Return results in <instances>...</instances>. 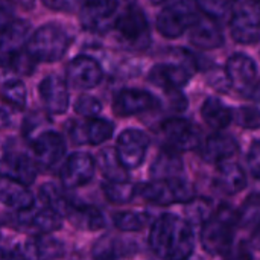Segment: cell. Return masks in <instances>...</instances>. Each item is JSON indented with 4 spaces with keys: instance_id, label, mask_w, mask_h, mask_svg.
I'll return each instance as SVG.
<instances>
[{
    "instance_id": "21",
    "label": "cell",
    "mask_w": 260,
    "mask_h": 260,
    "mask_svg": "<svg viewBox=\"0 0 260 260\" xmlns=\"http://www.w3.org/2000/svg\"><path fill=\"white\" fill-rule=\"evenodd\" d=\"M225 72L235 90L244 94L257 81V66L248 55L235 53L225 62Z\"/></svg>"
},
{
    "instance_id": "6",
    "label": "cell",
    "mask_w": 260,
    "mask_h": 260,
    "mask_svg": "<svg viewBox=\"0 0 260 260\" xmlns=\"http://www.w3.org/2000/svg\"><path fill=\"white\" fill-rule=\"evenodd\" d=\"M197 0H166L157 15L158 32L169 40L180 38L198 18Z\"/></svg>"
},
{
    "instance_id": "48",
    "label": "cell",
    "mask_w": 260,
    "mask_h": 260,
    "mask_svg": "<svg viewBox=\"0 0 260 260\" xmlns=\"http://www.w3.org/2000/svg\"><path fill=\"white\" fill-rule=\"evenodd\" d=\"M114 5H117L119 8H126V6H129V5H134L136 3V0H111Z\"/></svg>"
},
{
    "instance_id": "33",
    "label": "cell",
    "mask_w": 260,
    "mask_h": 260,
    "mask_svg": "<svg viewBox=\"0 0 260 260\" xmlns=\"http://www.w3.org/2000/svg\"><path fill=\"white\" fill-rule=\"evenodd\" d=\"M102 175L108 181H122L128 180V169L122 165L119 160V155L116 152V148H105L99 152L96 160Z\"/></svg>"
},
{
    "instance_id": "26",
    "label": "cell",
    "mask_w": 260,
    "mask_h": 260,
    "mask_svg": "<svg viewBox=\"0 0 260 260\" xmlns=\"http://www.w3.org/2000/svg\"><path fill=\"white\" fill-rule=\"evenodd\" d=\"M67 218L75 227L84 232H98L105 229L107 225V219L104 213L96 206L76 203V201H73Z\"/></svg>"
},
{
    "instance_id": "19",
    "label": "cell",
    "mask_w": 260,
    "mask_h": 260,
    "mask_svg": "<svg viewBox=\"0 0 260 260\" xmlns=\"http://www.w3.org/2000/svg\"><path fill=\"white\" fill-rule=\"evenodd\" d=\"M2 175L21 184L30 186L37 180L38 165L32 155L18 151H9L5 148L2 157Z\"/></svg>"
},
{
    "instance_id": "9",
    "label": "cell",
    "mask_w": 260,
    "mask_h": 260,
    "mask_svg": "<svg viewBox=\"0 0 260 260\" xmlns=\"http://www.w3.org/2000/svg\"><path fill=\"white\" fill-rule=\"evenodd\" d=\"M70 140L75 145L98 146L111 139L114 133L113 122L98 117H84V120H70L66 126Z\"/></svg>"
},
{
    "instance_id": "15",
    "label": "cell",
    "mask_w": 260,
    "mask_h": 260,
    "mask_svg": "<svg viewBox=\"0 0 260 260\" xmlns=\"http://www.w3.org/2000/svg\"><path fill=\"white\" fill-rule=\"evenodd\" d=\"M30 155L43 169H53L66 155V142L55 131H44L30 142Z\"/></svg>"
},
{
    "instance_id": "14",
    "label": "cell",
    "mask_w": 260,
    "mask_h": 260,
    "mask_svg": "<svg viewBox=\"0 0 260 260\" xmlns=\"http://www.w3.org/2000/svg\"><path fill=\"white\" fill-rule=\"evenodd\" d=\"M38 96L44 111L49 116H61L69 110L70 94L67 79L58 75H49L38 84Z\"/></svg>"
},
{
    "instance_id": "22",
    "label": "cell",
    "mask_w": 260,
    "mask_h": 260,
    "mask_svg": "<svg viewBox=\"0 0 260 260\" xmlns=\"http://www.w3.org/2000/svg\"><path fill=\"white\" fill-rule=\"evenodd\" d=\"M200 149L204 161L212 165H219L225 160H232V157L238 154L239 145L235 137L215 133L201 143Z\"/></svg>"
},
{
    "instance_id": "5",
    "label": "cell",
    "mask_w": 260,
    "mask_h": 260,
    "mask_svg": "<svg viewBox=\"0 0 260 260\" xmlns=\"http://www.w3.org/2000/svg\"><path fill=\"white\" fill-rule=\"evenodd\" d=\"M139 197L149 204L166 207L190 201L195 197V190L183 177L152 178L149 183L139 184Z\"/></svg>"
},
{
    "instance_id": "40",
    "label": "cell",
    "mask_w": 260,
    "mask_h": 260,
    "mask_svg": "<svg viewBox=\"0 0 260 260\" xmlns=\"http://www.w3.org/2000/svg\"><path fill=\"white\" fill-rule=\"evenodd\" d=\"M75 113L81 117H98L102 111V102L91 94H81L75 105Z\"/></svg>"
},
{
    "instance_id": "45",
    "label": "cell",
    "mask_w": 260,
    "mask_h": 260,
    "mask_svg": "<svg viewBox=\"0 0 260 260\" xmlns=\"http://www.w3.org/2000/svg\"><path fill=\"white\" fill-rule=\"evenodd\" d=\"M44 6L53 9V11H59V9H64L67 0H41Z\"/></svg>"
},
{
    "instance_id": "43",
    "label": "cell",
    "mask_w": 260,
    "mask_h": 260,
    "mask_svg": "<svg viewBox=\"0 0 260 260\" xmlns=\"http://www.w3.org/2000/svg\"><path fill=\"white\" fill-rule=\"evenodd\" d=\"M247 165L251 172V175L260 181V140L254 142L250 146L248 155H247Z\"/></svg>"
},
{
    "instance_id": "17",
    "label": "cell",
    "mask_w": 260,
    "mask_h": 260,
    "mask_svg": "<svg viewBox=\"0 0 260 260\" xmlns=\"http://www.w3.org/2000/svg\"><path fill=\"white\" fill-rule=\"evenodd\" d=\"M17 224L20 229L32 235H47L58 232L62 227V216L46 206H34L17 212Z\"/></svg>"
},
{
    "instance_id": "44",
    "label": "cell",
    "mask_w": 260,
    "mask_h": 260,
    "mask_svg": "<svg viewBox=\"0 0 260 260\" xmlns=\"http://www.w3.org/2000/svg\"><path fill=\"white\" fill-rule=\"evenodd\" d=\"M244 96H245L247 99H250V101H254V102H259L260 104V79H257V81L244 93Z\"/></svg>"
},
{
    "instance_id": "37",
    "label": "cell",
    "mask_w": 260,
    "mask_h": 260,
    "mask_svg": "<svg viewBox=\"0 0 260 260\" xmlns=\"http://www.w3.org/2000/svg\"><path fill=\"white\" fill-rule=\"evenodd\" d=\"M149 222V215L145 212L123 210L113 215V224L119 232L123 233H136L146 227Z\"/></svg>"
},
{
    "instance_id": "49",
    "label": "cell",
    "mask_w": 260,
    "mask_h": 260,
    "mask_svg": "<svg viewBox=\"0 0 260 260\" xmlns=\"http://www.w3.org/2000/svg\"><path fill=\"white\" fill-rule=\"evenodd\" d=\"M151 3H154V5H163L166 0H149Z\"/></svg>"
},
{
    "instance_id": "32",
    "label": "cell",
    "mask_w": 260,
    "mask_h": 260,
    "mask_svg": "<svg viewBox=\"0 0 260 260\" xmlns=\"http://www.w3.org/2000/svg\"><path fill=\"white\" fill-rule=\"evenodd\" d=\"M2 66L3 72H11L18 76H29L34 73L37 67V61L27 53L26 47L3 52L2 53Z\"/></svg>"
},
{
    "instance_id": "20",
    "label": "cell",
    "mask_w": 260,
    "mask_h": 260,
    "mask_svg": "<svg viewBox=\"0 0 260 260\" xmlns=\"http://www.w3.org/2000/svg\"><path fill=\"white\" fill-rule=\"evenodd\" d=\"M189 41L193 47L201 50H213L224 44V34L218 18L201 14L193 26L189 29Z\"/></svg>"
},
{
    "instance_id": "36",
    "label": "cell",
    "mask_w": 260,
    "mask_h": 260,
    "mask_svg": "<svg viewBox=\"0 0 260 260\" xmlns=\"http://www.w3.org/2000/svg\"><path fill=\"white\" fill-rule=\"evenodd\" d=\"M27 99V90L21 79L18 78H5L2 84V101L15 110H24Z\"/></svg>"
},
{
    "instance_id": "3",
    "label": "cell",
    "mask_w": 260,
    "mask_h": 260,
    "mask_svg": "<svg viewBox=\"0 0 260 260\" xmlns=\"http://www.w3.org/2000/svg\"><path fill=\"white\" fill-rule=\"evenodd\" d=\"M70 46L72 37L62 26L46 23L29 37L24 47L37 62H56L64 58Z\"/></svg>"
},
{
    "instance_id": "18",
    "label": "cell",
    "mask_w": 260,
    "mask_h": 260,
    "mask_svg": "<svg viewBox=\"0 0 260 260\" xmlns=\"http://www.w3.org/2000/svg\"><path fill=\"white\" fill-rule=\"evenodd\" d=\"M192 69L186 64H168L160 62L151 67L148 73V81L157 88L168 91H178L186 87L192 78Z\"/></svg>"
},
{
    "instance_id": "4",
    "label": "cell",
    "mask_w": 260,
    "mask_h": 260,
    "mask_svg": "<svg viewBox=\"0 0 260 260\" xmlns=\"http://www.w3.org/2000/svg\"><path fill=\"white\" fill-rule=\"evenodd\" d=\"M113 30L117 40L128 49L140 52L151 44V29L149 21L142 8L136 3L129 5L117 14Z\"/></svg>"
},
{
    "instance_id": "8",
    "label": "cell",
    "mask_w": 260,
    "mask_h": 260,
    "mask_svg": "<svg viewBox=\"0 0 260 260\" xmlns=\"http://www.w3.org/2000/svg\"><path fill=\"white\" fill-rule=\"evenodd\" d=\"M163 148L178 152L193 151L201 146L200 128L184 117H168L158 125Z\"/></svg>"
},
{
    "instance_id": "13",
    "label": "cell",
    "mask_w": 260,
    "mask_h": 260,
    "mask_svg": "<svg viewBox=\"0 0 260 260\" xmlns=\"http://www.w3.org/2000/svg\"><path fill=\"white\" fill-rule=\"evenodd\" d=\"M119 6L111 0H84L79 9V20L85 30L105 34L113 27Z\"/></svg>"
},
{
    "instance_id": "35",
    "label": "cell",
    "mask_w": 260,
    "mask_h": 260,
    "mask_svg": "<svg viewBox=\"0 0 260 260\" xmlns=\"http://www.w3.org/2000/svg\"><path fill=\"white\" fill-rule=\"evenodd\" d=\"M239 227L248 232H256L260 227V193H251L245 198L238 210Z\"/></svg>"
},
{
    "instance_id": "42",
    "label": "cell",
    "mask_w": 260,
    "mask_h": 260,
    "mask_svg": "<svg viewBox=\"0 0 260 260\" xmlns=\"http://www.w3.org/2000/svg\"><path fill=\"white\" fill-rule=\"evenodd\" d=\"M207 81H209V85L218 91H227V88H232V84H230L225 69L224 70L212 69L207 75Z\"/></svg>"
},
{
    "instance_id": "28",
    "label": "cell",
    "mask_w": 260,
    "mask_h": 260,
    "mask_svg": "<svg viewBox=\"0 0 260 260\" xmlns=\"http://www.w3.org/2000/svg\"><path fill=\"white\" fill-rule=\"evenodd\" d=\"M181 152L161 148L160 154L155 157L154 163L151 165L149 175L151 178H174L183 177L184 174V163L180 155Z\"/></svg>"
},
{
    "instance_id": "25",
    "label": "cell",
    "mask_w": 260,
    "mask_h": 260,
    "mask_svg": "<svg viewBox=\"0 0 260 260\" xmlns=\"http://www.w3.org/2000/svg\"><path fill=\"white\" fill-rule=\"evenodd\" d=\"M0 201L5 207L14 212L26 210L35 206V198L26 184H21L3 175H2V186H0Z\"/></svg>"
},
{
    "instance_id": "16",
    "label": "cell",
    "mask_w": 260,
    "mask_h": 260,
    "mask_svg": "<svg viewBox=\"0 0 260 260\" xmlns=\"http://www.w3.org/2000/svg\"><path fill=\"white\" fill-rule=\"evenodd\" d=\"M160 101L142 88H123L113 99V113L119 117H131L157 108Z\"/></svg>"
},
{
    "instance_id": "30",
    "label": "cell",
    "mask_w": 260,
    "mask_h": 260,
    "mask_svg": "<svg viewBox=\"0 0 260 260\" xmlns=\"http://www.w3.org/2000/svg\"><path fill=\"white\" fill-rule=\"evenodd\" d=\"M136 251V244L125 239H117L111 235L102 236L93 247L91 256L96 259H120L131 256Z\"/></svg>"
},
{
    "instance_id": "41",
    "label": "cell",
    "mask_w": 260,
    "mask_h": 260,
    "mask_svg": "<svg viewBox=\"0 0 260 260\" xmlns=\"http://www.w3.org/2000/svg\"><path fill=\"white\" fill-rule=\"evenodd\" d=\"M235 122L245 129H260V110L256 107H239L235 110Z\"/></svg>"
},
{
    "instance_id": "11",
    "label": "cell",
    "mask_w": 260,
    "mask_h": 260,
    "mask_svg": "<svg viewBox=\"0 0 260 260\" xmlns=\"http://www.w3.org/2000/svg\"><path fill=\"white\" fill-rule=\"evenodd\" d=\"M149 149V137L134 128L123 129L116 140V152L122 165L131 171L142 166Z\"/></svg>"
},
{
    "instance_id": "23",
    "label": "cell",
    "mask_w": 260,
    "mask_h": 260,
    "mask_svg": "<svg viewBox=\"0 0 260 260\" xmlns=\"http://www.w3.org/2000/svg\"><path fill=\"white\" fill-rule=\"evenodd\" d=\"M24 259H58L64 254V245L56 238L47 235H34L20 245Z\"/></svg>"
},
{
    "instance_id": "2",
    "label": "cell",
    "mask_w": 260,
    "mask_h": 260,
    "mask_svg": "<svg viewBox=\"0 0 260 260\" xmlns=\"http://www.w3.org/2000/svg\"><path fill=\"white\" fill-rule=\"evenodd\" d=\"M239 227L238 210L229 204H221L212 216L201 225V245L212 256H232L235 238Z\"/></svg>"
},
{
    "instance_id": "27",
    "label": "cell",
    "mask_w": 260,
    "mask_h": 260,
    "mask_svg": "<svg viewBox=\"0 0 260 260\" xmlns=\"http://www.w3.org/2000/svg\"><path fill=\"white\" fill-rule=\"evenodd\" d=\"M203 120L213 129H225L235 120V110L225 105L219 98L210 96L201 105Z\"/></svg>"
},
{
    "instance_id": "46",
    "label": "cell",
    "mask_w": 260,
    "mask_h": 260,
    "mask_svg": "<svg viewBox=\"0 0 260 260\" xmlns=\"http://www.w3.org/2000/svg\"><path fill=\"white\" fill-rule=\"evenodd\" d=\"M12 3L20 6V8H23V9H32L35 0H12Z\"/></svg>"
},
{
    "instance_id": "10",
    "label": "cell",
    "mask_w": 260,
    "mask_h": 260,
    "mask_svg": "<svg viewBox=\"0 0 260 260\" xmlns=\"http://www.w3.org/2000/svg\"><path fill=\"white\" fill-rule=\"evenodd\" d=\"M96 160L85 152H73L59 169V181L66 190H75L88 184L96 172Z\"/></svg>"
},
{
    "instance_id": "34",
    "label": "cell",
    "mask_w": 260,
    "mask_h": 260,
    "mask_svg": "<svg viewBox=\"0 0 260 260\" xmlns=\"http://www.w3.org/2000/svg\"><path fill=\"white\" fill-rule=\"evenodd\" d=\"M104 195L107 201L111 204H128L129 201L134 200L136 195H139V184H134L128 180L122 181H105L102 186Z\"/></svg>"
},
{
    "instance_id": "39",
    "label": "cell",
    "mask_w": 260,
    "mask_h": 260,
    "mask_svg": "<svg viewBox=\"0 0 260 260\" xmlns=\"http://www.w3.org/2000/svg\"><path fill=\"white\" fill-rule=\"evenodd\" d=\"M47 114V113H46ZM46 114L40 113V111H30L24 120H23V126H21V133L23 137L29 142L35 140L41 133H44L46 126L49 125V119L46 117Z\"/></svg>"
},
{
    "instance_id": "31",
    "label": "cell",
    "mask_w": 260,
    "mask_h": 260,
    "mask_svg": "<svg viewBox=\"0 0 260 260\" xmlns=\"http://www.w3.org/2000/svg\"><path fill=\"white\" fill-rule=\"evenodd\" d=\"M62 189L64 187H58L53 183H44L38 190V200L43 206L52 209L62 218H67L73 201L66 195Z\"/></svg>"
},
{
    "instance_id": "24",
    "label": "cell",
    "mask_w": 260,
    "mask_h": 260,
    "mask_svg": "<svg viewBox=\"0 0 260 260\" xmlns=\"http://www.w3.org/2000/svg\"><path fill=\"white\" fill-rule=\"evenodd\" d=\"M247 186V175L245 171L235 161L225 160L218 165V171L215 175V187L229 195H238Z\"/></svg>"
},
{
    "instance_id": "7",
    "label": "cell",
    "mask_w": 260,
    "mask_h": 260,
    "mask_svg": "<svg viewBox=\"0 0 260 260\" xmlns=\"http://www.w3.org/2000/svg\"><path fill=\"white\" fill-rule=\"evenodd\" d=\"M230 15V34L239 44L260 41V0H233Z\"/></svg>"
},
{
    "instance_id": "47",
    "label": "cell",
    "mask_w": 260,
    "mask_h": 260,
    "mask_svg": "<svg viewBox=\"0 0 260 260\" xmlns=\"http://www.w3.org/2000/svg\"><path fill=\"white\" fill-rule=\"evenodd\" d=\"M251 245L256 248V250H260V227L253 232V239H251Z\"/></svg>"
},
{
    "instance_id": "12",
    "label": "cell",
    "mask_w": 260,
    "mask_h": 260,
    "mask_svg": "<svg viewBox=\"0 0 260 260\" xmlns=\"http://www.w3.org/2000/svg\"><path fill=\"white\" fill-rule=\"evenodd\" d=\"M66 79L76 90H91L102 82L104 69L96 58L85 53L78 55L67 64Z\"/></svg>"
},
{
    "instance_id": "38",
    "label": "cell",
    "mask_w": 260,
    "mask_h": 260,
    "mask_svg": "<svg viewBox=\"0 0 260 260\" xmlns=\"http://www.w3.org/2000/svg\"><path fill=\"white\" fill-rule=\"evenodd\" d=\"M184 215L186 219L192 225H203L215 212L212 201L207 198H192L190 201L184 203Z\"/></svg>"
},
{
    "instance_id": "29",
    "label": "cell",
    "mask_w": 260,
    "mask_h": 260,
    "mask_svg": "<svg viewBox=\"0 0 260 260\" xmlns=\"http://www.w3.org/2000/svg\"><path fill=\"white\" fill-rule=\"evenodd\" d=\"M30 24L21 18H11L2 23V53L21 49L29 40Z\"/></svg>"
},
{
    "instance_id": "1",
    "label": "cell",
    "mask_w": 260,
    "mask_h": 260,
    "mask_svg": "<svg viewBox=\"0 0 260 260\" xmlns=\"http://www.w3.org/2000/svg\"><path fill=\"white\" fill-rule=\"evenodd\" d=\"M148 245L160 259H187L195 250V233L192 230V224L177 215L163 213L151 225Z\"/></svg>"
}]
</instances>
